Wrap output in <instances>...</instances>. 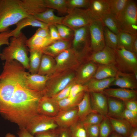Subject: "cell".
<instances>
[{"label": "cell", "mask_w": 137, "mask_h": 137, "mask_svg": "<svg viewBox=\"0 0 137 137\" xmlns=\"http://www.w3.org/2000/svg\"><path fill=\"white\" fill-rule=\"evenodd\" d=\"M47 9L44 0H0V32Z\"/></svg>", "instance_id": "1"}, {"label": "cell", "mask_w": 137, "mask_h": 137, "mask_svg": "<svg viewBox=\"0 0 137 137\" xmlns=\"http://www.w3.org/2000/svg\"><path fill=\"white\" fill-rule=\"evenodd\" d=\"M27 39L21 31L17 35L11 37L9 45L0 53L1 59L5 61H16L26 69L28 70L29 50L26 45Z\"/></svg>", "instance_id": "2"}, {"label": "cell", "mask_w": 137, "mask_h": 137, "mask_svg": "<svg viewBox=\"0 0 137 137\" xmlns=\"http://www.w3.org/2000/svg\"><path fill=\"white\" fill-rule=\"evenodd\" d=\"M76 71H67L52 75L42 91L43 96L52 97L62 91L75 80Z\"/></svg>", "instance_id": "3"}, {"label": "cell", "mask_w": 137, "mask_h": 137, "mask_svg": "<svg viewBox=\"0 0 137 137\" xmlns=\"http://www.w3.org/2000/svg\"><path fill=\"white\" fill-rule=\"evenodd\" d=\"M117 19L121 31L137 35V7L134 1L129 0Z\"/></svg>", "instance_id": "4"}, {"label": "cell", "mask_w": 137, "mask_h": 137, "mask_svg": "<svg viewBox=\"0 0 137 137\" xmlns=\"http://www.w3.org/2000/svg\"><path fill=\"white\" fill-rule=\"evenodd\" d=\"M89 26H84L73 31L71 47L81 60L86 59L91 54V40Z\"/></svg>", "instance_id": "5"}, {"label": "cell", "mask_w": 137, "mask_h": 137, "mask_svg": "<svg viewBox=\"0 0 137 137\" xmlns=\"http://www.w3.org/2000/svg\"><path fill=\"white\" fill-rule=\"evenodd\" d=\"M95 20L87 9H74L69 10L67 15L64 16L62 24L74 31L89 26Z\"/></svg>", "instance_id": "6"}, {"label": "cell", "mask_w": 137, "mask_h": 137, "mask_svg": "<svg viewBox=\"0 0 137 137\" xmlns=\"http://www.w3.org/2000/svg\"><path fill=\"white\" fill-rule=\"evenodd\" d=\"M54 59L56 64L53 74L67 71H76L82 60L72 47L62 52Z\"/></svg>", "instance_id": "7"}, {"label": "cell", "mask_w": 137, "mask_h": 137, "mask_svg": "<svg viewBox=\"0 0 137 137\" xmlns=\"http://www.w3.org/2000/svg\"><path fill=\"white\" fill-rule=\"evenodd\" d=\"M114 50L116 56L115 65L118 71L133 74L137 72V56L122 47L118 46Z\"/></svg>", "instance_id": "8"}, {"label": "cell", "mask_w": 137, "mask_h": 137, "mask_svg": "<svg viewBox=\"0 0 137 137\" xmlns=\"http://www.w3.org/2000/svg\"><path fill=\"white\" fill-rule=\"evenodd\" d=\"M59 127L54 117L38 114L30 121L25 128L32 135L56 129Z\"/></svg>", "instance_id": "9"}, {"label": "cell", "mask_w": 137, "mask_h": 137, "mask_svg": "<svg viewBox=\"0 0 137 137\" xmlns=\"http://www.w3.org/2000/svg\"><path fill=\"white\" fill-rule=\"evenodd\" d=\"M90 35L91 54L99 51L105 46L104 27L100 20H95L89 25Z\"/></svg>", "instance_id": "10"}, {"label": "cell", "mask_w": 137, "mask_h": 137, "mask_svg": "<svg viewBox=\"0 0 137 137\" xmlns=\"http://www.w3.org/2000/svg\"><path fill=\"white\" fill-rule=\"evenodd\" d=\"M115 59L114 50L106 46L99 51L91 53L86 59L97 64L114 65Z\"/></svg>", "instance_id": "11"}, {"label": "cell", "mask_w": 137, "mask_h": 137, "mask_svg": "<svg viewBox=\"0 0 137 137\" xmlns=\"http://www.w3.org/2000/svg\"><path fill=\"white\" fill-rule=\"evenodd\" d=\"M77 112V107L67 110H60L54 117V119L59 128H70L79 121Z\"/></svg>", "instance_id": "12"}, {"label": "cell", "mask_w": 137, "mask_h": 137, "mask_svg": "<svg viewBox=\"0 0 137 137\" xmlns=\"http://www.w3.org/2000/svg\"><path fill=\"white\" fill-rule=\"evenodd\" d=\"M60 110L58 101L52 97L43 96L38 102L37 111L38 114L54 117Z\"/></svg>", "instance_id": "13"}, {"label": "cell", "mask_w": 137, "mask_h": 137, "mask_svg": "<svg viewBox=\"0 0 137 137\" xmlns=\"http://www.w3.org/2000/svg\"><path fill=\"white\" fill-rule=\"evenodd\" d=\"M80 65L76 71L75 82L76 84L84 85L92 78L98 64L90 61Z\"/></svg>", "instance_id": "14"}, {"label": "cell", "mask_w": 137, "mask_h": 137, "mask_svg": "<svg viewBox=\"0 0 137 137\" xmlns=\"http://www.w3.org/2000/svg\"><path fill=\"white\" fill-rule=\"evenodd\" d=\"M89 93L91 104L92 109L104 117H107L108 113L107 97L102 92Z\"/></svg>", "instance_id": "15"}, {"label": "cell", "mask_w": 137, "mask_h": 137, "mask_svg": "<svg viewBox=\"0 0 137 137\" xmlns=\"http://www.w3.org/2000/svg\"><path fill=\"white\" fill-rule=\"evenodd\" d=\"M111 85L135 90L137 88V79L133 73H124L118 71L111 84Z\"/></svg>", "instance_id": "16"}, {"label": "cell", "mask_w": 137, "mask_h": 137, "mask_svg": "<svg viewBox=\"0 0 137 137\" xmlns=\"http://www.w3.org/2000/svg\"><path fill=\"white\" fill-rule=\"evenodd\" d=\"M102 93L107 97L116 98L123 101L136 100L137 96L135 90L121 88H107Z\"/></svg>", "instance_id": "17"}, {"label": "cell", "mask_w": 137, "mask_h": 137, "mask_svg": "<svg viewBox=\"0 0 137 137\" xmlns=\"http://www.w3.org/2000/svg\"><path fill=\"white\" fill-rule=\"evenodd\" d=\"M87 9L96 20H100L105 15L110 13L106 0H90Z\"/></svg>", "instance_id": "18"}, {"label": "cell", "mask_w": 137, "mask_h": 137, "mask_svg": "<svg viewBox=\"0 0 137 137\" xmlns=\"http://www.w3.org/2000/svg\"><path fill=\"white\" fill-rule=\"evenodd\" d=\"M52 75H42L38 74H31L29 73L26 77V85L31 90L42 92Z\"/></svg>", "instance_id": "19"}, {"label": "cell", "mask_w": 137, "mask_h": 137, "mask_svg": "<svg viewBox=\"0 0 137 137\" xmlns=\"http://www.w3.org/2000/svg\"><path fill=\"white\" fill-rule=\"evenodd\" d=\"M72 41L64 40L56 41L41 49L43 54L54 58L62 52L71 47Z\"/></svg>", "instance_id": "20"}, {"label": "cell", "mask_w": 137, "mask_h": 137, "mask_svg": "<svg viewBox=\"0 0 137 137\" xmlns=\"http://www.w3.org/2000/svg\"><path fill=\"white\" fill-rule=\"evenodd\" d=\"M114 132L123 137H127L131 133L133 127L126 121L122 118H118L107 116Z\"/></svg>", "instance_id": "21"}, {"label": "cell", "mask_w": 137, "mask_h": 137, "mask_svg": "<svg viewBox=\"0 0 137 137\" xmlns=\"http://www.w3.org/2000/svg\"><path fill=\"white\" fill-rule=\"evenodd\" d=\"M114 78L111 77L99 79L92 78L84 85L86 87L87 92H102L111 86Z\"/></svg>", "instance_id": "22"}, {"label": "cell", "mask_w": 137, "mask_h": 137, "mask_svg": "<svg viewBox=\"0 0 137 137\" xmlns=\"http://www.w3.org/2000/svg\"><path fill=\"white\" fill-rule=\"evenodd\" d=\"M54 10L48 8L45 11L33 15L35 18L39 21L49 26L62 24L64 16L60 17L56 15Z\"/></svg>", "instance_id": "23"}, {"label": "cell", "mask_w": 137, "mask_h": 137, "mask_svg": "<svg viewBox=\"0 0 137 137\" xmlns=\"http://www.w3.org/2000/svg\"><path fill=\"white\" fill-rule=\"evenodd\" d=\"M108 113L107 116L122 118L126 109L123 101L116 98L107 97Z\"/></svg>", "instance_id": "24"}, {"label": "cell", "mask_w": 137, "mask_h": 137, "mask_svg": "<svg viewBox=\"0 0 137 137\" xmlns=\"http://www.w3.org/2000/svg\"><path fill=\"white\" fill-rule=\"evenodd\" d=\"M118 71L114 65L98 64L96 70L92 78L100 79L115 77Z\"/></svg>", "instance_id": "25"}, {"label": "cell", "mask_w": 137, "mask_h": 137, "mask_svg": "<svg viewBox=\"0 0 137 137\" xmlns=\"http://www.w3.org/2000/svg\"><path fill=\"white\" fill-rule=\"evenodd\" d=\"M77 107L79 119L82 122L89 114L92 112H96L92 108L90 94L88 92H85L82 99Z\"/></svg>", "instance_id": "26"}, {"label": "cell", "mask_w": 137, "mask_h": 137, "mask_svg": "<svg viewBox=\"0 0 137 137\" xmlns=\"http://www.w3.org/2000/svg\"><path fill=\"white\" fill-rule=\"evenodd\" d=\"M56 64L54 58L43 54L37 74L42 75H52L54 73Z\"/></svg>", "instance_id": "27"}, {"label": "cell", "mask_w": 137, "mask_h": 137, "mask_svg": "<svg viewBox=\"0 0 137 137\" xmlns=\"http://www.w3.org/2000/svg\"><path fill=\"white\" fill-rule=\"evenodd\" d=\"M28 26L39 28L49 27L48 25L37 20L33 16L23 19L16 24V28L13 29V36L18 34L23 28Z\"/></svg>", "instance_id": "28"}, {"label": "cell", "mask_w": 137, "mask_h": 137, "mask_svg": "<svg viewBox=\"0 0 137 137\" xmlns=\"http://www.w3.org/2000/svg\"><path fill=\"white\" fill-rule=\"evenodd\" d=\"M29 72L31 74H37L43 54L39 49L29 50Z\"/></svg>", "instance_id": "29"}, {"label": "cell", "mask_w": 137, "mask_h": 137, "mask_svg": "<svg viewBox=\"0 0 137 137\" xmlns=\"http://www.w3.org/2000/svg\"><path fill=\"white\" fill-rule=\"evenodd\" d=\"M54 42L50 37L45 38L33 35L27 39L26 43L29 50L34 49H41Z\"/></svg>", "instance_id": "30"}, {"label": "cell", "mask_w": 137, "mask_h": 137, "mask_svg": "<svg viewBox=\"0 0 137 137\" xmlns=\"http://www.w3.org/2000/svg\"><path fill=\"white\" fill-rule=\"evenodd\" d=\"M118 46L123 47L126 49L132 52L133 43L137 35L130 34L121 31L117 35Z\"/></svg>", "instance_id": "31"}, {"label": "cell", "mask_w": 137, "mask_h": 137, "mask_svg": "<svg viewBox=\"0 0 137 137\" xmlns=\"http://www.w3.org/2000/svg\"><path fill=\"white\" fill-rule=\"evenodd\" d=\"M85 92H82L75 97H68L58 101L60 110H67L77 107L82 99Z\"/></svg>", "instance_id": "32"}, {"label": "cell", "mask_w": 137, "mask_h": 137, "mask_svg": "<svg viewBox=\"0 0 137 137\" xmlns=\"http://www.w3.org/2000/svg\"><path fill=\"white\" fill-rule=\"evenodd\" d=\"M100 20L104 26L116 34L121 31L117 18L110 13L105 15Z\"/></svg>", "instance_id": "33"}, {"label": "cell", "mask_w": 137, "mask_h": 137, "mask_svg": "<svg viewBox=\"0 0 137 137\" xmlns=\"http://www.w3.org/2000/svg\"><path fill=\"white\" fill-rule=\"evenodd\" d=\"M46 7L55 10L63 13H67L69 11L67 0H44Z\"/></svg>", "instance_id": "34"}, {"label": "cell", "mask_w": 137, "mask_h": 137, "mask_svg": "<svg viewBox=\"0 0 137 137\" xmlns=\"http://www.w3.org/2000/svg\"><path fill=\"white\" fill-rule=\"evenodd\" d=\"M110 13L116 18L124 9L129 0H106Z\"/></svg>", "instance_id": "35"}, {"label": "cell", "mask_w": 137, "mask_h": 137, "mask_svg": "<svg viewBox=\"0 0 137 137\" xmlns=\"http://www.w3.org/2000/svg\"><path fill=\"white\" fill-rule=\"evenodd\" d=\"M103 31L106 46L114 50L116 49L118 47L117 35L111 31L104 26Z\"/></svg>", "instance_id": "36"}, {"label": "cell", "mask_w": 137, "mask_h": 137, "mask_svg": "<svg viewBox=\"0 0 137 137\" xmlns=\"http://www.w3.org/2000/svg\"><path fill=\"white\" fill-rule=\"evenodd\" d=\"M55 25L62 40L72 41L74 34L73 30L62 24H56Z\"/></svg>", "instance_id": "37"}, {"label": "cell", "mask_w": 137, "mask_h": 137, "mask_svg": "<svg viewBox=\"0 0 137 137\" xmlns=\"http://www.w3.org/2000/svg\"><path fill=\"white\" fill-rule=\"evenodd\" d=\"M105 118L96 112H92L88 115L82 122L83 125H99Z\"/></svg>", "instance_id": "38"}, {"label": "cell", "mask_w": 137, "mask_h": 137, "mask_svg": "<svg viewBox=\"0 0 137 137\" xmlns=\"http://www.w3.org/2000/svg\"><path fill=\"white\" fill-rule=\"evenodd\" d=\"M112 132L108 118H104L99 125V137H108Z\"/></svg>", "instance_id": "39"}, {"label": "cell", "mask_w": 137, "mask_h": 137, "mask_svg": "<svg viewBox=\"0 0 137 137\" xmlns=\"http://www.w3.org/2000/svg\"><path fill=\"white\" fill-rule=\"evenodd\" d=\"M72 137H87L86 132L82 122L79 121L70 128Z\"/></svg>", "instance_id": "40"}, {"label": "cell", "mask_w": 137, "mask_h": 137, "mask_svg": "<svg viewBox=\"0 0 137 137\" xmlns=\"http://www.w3.org/2000/svg\"><path fill=\"white\" fill-rule=\"evenodd\" d=\"M90 1V0H67L69 10L74 9H87Z\"/></svg>", "instance_id": "41"}, {"label": "cell", "mask_w": 137, "mask_h": 137, "mask_svg": "<svg viewBox=\"0 0 137 137\" xmlns=\"http://www.w3.org/2000/svg\"><path fill=\"white\" fill-rule=\"evenodd\" d=\"M122 118L126 121L133 127H137V113L126 108L123 114Z\"/></svg>", "instance_id": "42"}, {"label": "cell", "mask_w": 137, "mask_h": 137, "mask_svg": "<svg viewBox=\"0 0 137 137\" xmlns=\"http://www.w3.org/2000/svg\"><path fill=\"white\" fill-rule=\"evenodd\" d=\"M76 83L75 80L73 81L57 94L52 97L58 101L66 98L69 96L71 89L73 85Z\"/></svg>", "instance_id": "43"}, {"label": "cell", "mask_w": 137, "mask_h": 137, "mask_svg": "<svg viewBox=\"0 0 137 137\" xmlns=\"http://www.w3.org/2000/svg\"><path fill=\"white\" fill-rule=\"evenodd\" d=\"M99 125H83L87 137H99Z\"/></svg>", "instance_id": "44"}, {"label": "cell", "mask_w": 137, "mask_h": 137, "mask_svg": "<svg viewBox=\"0 0 137 137\" xmlns=\"http://www.w3.org/2000/svg\"><path fill=\"white\" fill-rule=\"evenodd\" d=\"M13 36V30L9 29L7 31L0 32V47L3 45H8L9 43L10 38Z\"/></svg>", "instance_id": "45"}, {"label": "cell", "mask_w": 137, "mask_h": 137, "mask_svg": "<svg viewBox=\"0 0 137 137\" xmlns=\"http://www.w3.org/2000/svg\"><path fill=\"white\" fill-rule=\"evenodd\" d=\"M83 92H87V89L85 85L75 83L72 87L68 97H75Z\"/></svg>", "instance_id": "46"}, {"label": "cell", "mask_w": 137, "mask_h": 137, "mask_svg": "<svg viewBox=\"0 0 137 137\" xmlns=\"http://www.w3.org/2000/svg\"><path fill=\"white\" fill-rule=\"evenodd\" d=\"M60 128L49 130L36 134L35 137H59Z\"/></svg>", "instance_id": "47"}, {"label": "cell", "mask_w": 137, "mask_h": 137, "mask_svg": "<svg viewBox=\"0 0 137 137\" xmlns=\"http://www.w3.org/2000/svg\"><path fill=\"white\" fill-rule=\"evenodd\" d=\"M49 28L50 32V38L53 41L62 40L61 38L57 28L55 25L49 26Z\"/></svg>", "instance_id": "48"}, {"label": "cell", "mask_w": 137, "mask_h": 137, "mask_svg": "<svg viewBox=\"0 0 137 137\" xmlns=\"http://www.w3.org/2000/svg\"><path fill=\"white\" fill-rule=\"evenodd\" d=\"M124 102L126 109L137 113V101L136 100H129Z\"/></svg>", "instance_id": "49"}, {"label": "cell", "mask_w": 137, "mask_h": 137, "mask_svg": "<svg viewBox=\"0 0 137 137\" xmlns=\"http://www.w3.org/2000/svg\"><path fill=\"white\" fill-rule=\"evenodd\" d=\"M33 35L45 38L50 37L49 27L39 28Z\"/></svg>", "instance_id": "50"}, {"label": "cell", "mask_w": 137, "mask_h": 137, "mask_svg": "<svg viewBox=\"0 0 137 137\" xmlns=\"http://www.w3.org/2000/svg\"><path fill=\"white\" fill-rule=\"evenodd\" d=\"M17 132L18 137H35L29 132L25 128H19Z\"/></svg>", "instance_id": "51"}, {"label": "cell", "mask_w": 137, "mask_h": 137, "mask_svg": "<svg viewBox=\"0 0 137 137\" xmlns=\"http://www.w3.org/2000/svg\"><path fill=\"white\" fill-rule=\"evenodd\" d=\"M59 128V137H72L70 128Z\"/></svg>", "instance_id": "52"}, {"label": "cell", "mask_w": 137, "mask_h": 137, "mask_svg": "<svg viewBox=\"0 0 137 137\" xmlns=\"http://www.w3.org/2000/svg\"><path fill=\"white\" fill-rule=\"evenodd\" d=\"M132 52L137 56V38L135 39L133 43Z\"/></svg>", "instance_id": "53"}, {"label": "cell", "mask_w": 137, "mask_h": 137, "mask_svg": "<svg viewBox=\"0 0 137 137\" xmlns=\"http://www.w3.org/2000/svg\"><path fill=\"white\" fill-rule=\"evenodd\" d=\"M127 137H137V127L133 128L131 133Z\"/></svg>", "instance_id": "54"}, {"label": "cell", "mask_w": 137, "mask_h": 137, "mask_svg": "<svg viewBox=\"0 0 137 137\" xmlns=\"http://www.w3.org/2000/svg\"><path fill=\"white\" fill-rule=\"evenodd\" d=\"M108 137H123L121 135L112 132Z\"/></svg>", "instance_id": "55"}, {"label": "cell", "mask_w": 137, "mask_h": 137, "mask_svg": "<svg viewBox=\"0 0 137 137\" xmlns=\"http://www.w3.org/2000/svg\"><path fill=\"white\" fill-rule=\"evenodd\" d=\"M5 137H18L15 135L14 134L10 133H7Z\"/></svg>", "instance_id": "56"}]
</instances>
